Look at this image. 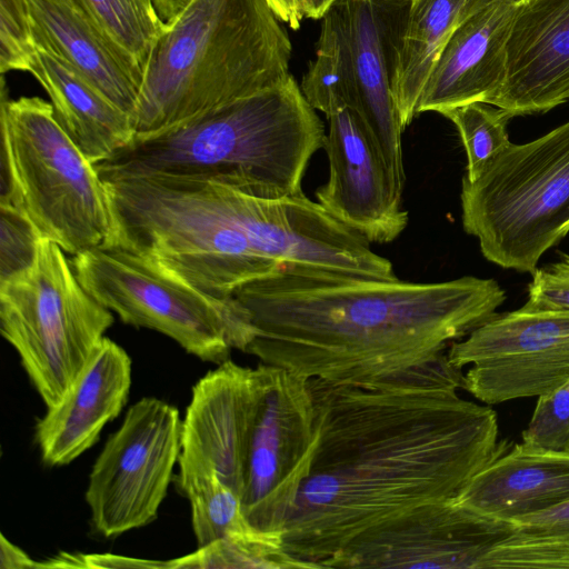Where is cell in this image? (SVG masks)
<instances>
[{"instance_id":"4316f807","label":"cell","mask_w":569,"mask_h":569,"mask_svg":"<svg viewBox=\"0 0 569 569\" xmlns=\"http://www.w3.org/2000/svg\"><path fill=\"white\" fill-rule=\"evenodd\" d=\"M180 491L191 507V521L198 547L222 538L282 547V540L253 527L247 519L241 499L218 476L179 472Z\"/></svg>"},{"instance_id":"484cf974","label":"cell","mask_w":569,"mask_h":569,"mask_svg":"<svg viewBox=\"0 0 569 569\" xmlns=\"http://www.w3.org/2000/svg\"><path fill=\"white\" fill-rule=\"evenodd\" d=\"M489 568L569 569V500L515 521L485 557Z\"/></svg>"},{"instance_id":"e0dca14e","label":"cell","mask_w":569,"mask_h":569,"mask_svg":"<svg viewBox=\"0 0 569 569\" xmlns=\"http://www.w3.org/2000/svg\"><path fill=\"white\" fill-rule=\"evenodd\" d=\"M348 37L363 121L399 187L406 182L400 126L392 96L396 54L410 0H337Z\"/></svg>"},{"instance_id":"74e56055","label":"cell","mask_w":569,"mask_h":569,"mask_svg":"<svg viewBox=\"0 0 569 569\" xmlns=\"http://www.w3.org/2000/svg\"><path fill=\"white\" fill-rule=\"evenodd\" d=\"M164 24L177 19L193 0H151Z\"/></svg>"},{"instance_id":"f35d334b","label":"cell","mask_w":569,"mask_h":569,"mask_svg":"<svg viewBox=\"0 0 569 569\" xmlns=\"http://www.w3.org/2000/svg\"><path fill=\"white\" fill-rule=\"evenodd\" d=\"M337 0H298L303 17L321 19Z\"/></svg>"},{"instance_id":"8fae6325","label":"cell","mask_w":569,"mask_h":569,"mask_svg":"<svg viewBox=\"0 0 569 569\" xmlns=\"http://www.w3.org/2000/svg\"><path fill=\"white\" fill-rule=\"evenodd\" d=\"M178 409L154 397L138 400L106 441L86 490L91 523L104 538L152 522L181 450Z\"/></svg>"},{"instance_id":"d6986e66","label":"cell","mask_w":569,"mask_h":569,"mask_svg":"<svg viewBox=\"0 0 569 569\" xmlns=\"http://www.w3.org/2000/svg\"><path fill=\"white\" fill-rule=\"evenodd\" d=\"M131 386V359L104 337L62 398L37 421L34 439L43 462L64 466L90 449L119 416Z\"/></svg>"},{"instance_id":"603a6c76","label":"cell","mask_w":569,"mask_h":569,"mask_svg":"<svg viewBox=\"0 0 569 569\" xmlns=\"http://www.w3.org/2000/svg\"><path fill=\"white\" fill-rule=\"evenodd\" d=\"M28 72L48 93L59 124L93 164L133 139L130 114L53 54L37 48Z\"/></svg>"},{"instance_id":"5b68a950","label":"cell","mask_w":569,"mask_h":569,"mask_svg":"<svg viewBox=\"0 0 569 569\" xmlns=\"http://www.w3.org/2000/svg\"><path fill=\"white\" fill-rule=\"evenodd\" d=\"M103 182L113 219L108 243L208 295L233 297L242 286L282 269L252 244L218 183L172 176Z\"/></svg>"},{"instance_id":"2e32d148","label":"cell","mask_w":569,"mask_h":569,"mask_svg":"<svg viewBox=\"0 0 569 569\" xmlns=\"http://www.w3.org/2000/svg\"><path fill=\"white\" fill-rule=\"evenodd\" d=\"M259 392V366L228 359L200 378L182 419L179 472L213 473L241 499Z\"/></svg>"},{"instance_id":"83f0119b","label":"cell","mask_w":569,"mask_h":569,"mask_svg":"<svg viewBox=\"0 0 569 569\" xmlns=\"http://www.w3.org/2000/svg\"><path fill=\"white\" fill-rule=\"evenodd\" d=\"M73 1L143 76L150 52L166 27L152 1Z\"/></svg>"},{"instance_id":"7a4b0ae2","label":"cell","mask_w":569,"mask_h":569,"mask_svg":"<svg viewBox=\"0 0 569 569\" xmlns=\"http://www.w3.org/2000/svg\"><path fill=\"white\" fill-rule=\"evenodd\" d=\"M233 297L254 329L244 353L308 380L355 386L445 356L507 298L496 280L471 276L409 282L283 268Z\"/></svg>"},{"instance_id":"277c9868","label":"cell","mask_w":569,"mask_h":569,"mask_svg":"<svg viewBox=\"0 0 569 569\" xmlns=\"http://www.w3.org/2000/svg\"><path fill=\"white\" fill-rule=\"evenodd\" d=\"M268 0H193L158 37L131 113L151 134L286 81L291 41Z\"/></svg>"},{"instance_id":"7402d4cb","label":"cell","mask_w":569,"mask_h":569,"mask_svg":"<svg viewBox=\"0 0 569 569\" xmlns=\"http://www.w3.org/2000/svg\"><path fill=\"white\" fill-rule=\"evenodd\" d=\"M569 500V451L505 445L455 500L483 516L515 521Z\"/></svg>"},{"instance_id":"ffe728a7","label":"cell","mask_w":569,"mask_h":569,"mask_svg":"<svg viewBox=\"0 0 569 569\" xmlns=\"http://www.w3.org/2000/svg\"><path fill=\"white\" fill-rule=\"evenodd\" d=\"M519 0H496L451 36L422 89L417 114L471 102L491 104L507 74V42Z\"/></svg>"},{"instance_id":"8992f818","label":"cell","mask_w":569,"mask_h":569,"mask_svg":"<svg viewBox=\"0 0 569 569\" xmlns=\"http://www.w3.org/2000/svg\"><path fill=\"white\" fill-rule=\"evenodd\" d=\"M0 203L20 209L43 238L76 256L110 242L113 219L96 166L39 97L8 99L1 84Z\"/></svg>"},{"instance_id":"9c48e42d","label":"cell","mask_w":569,"mask_h":569,"mask_svg":"<svg viewBox=\"0 0 569 569\" xmlns=\"http://www.w3.org/2000/svg\"><path fill=\"white\" fill-rule=\"evenodd\" d=\"M71 263L86 290L122 322L158 331L203 361L219 365L232 350L246 352L254 337L234 297L208 295L122 246L88 249Z\"/></svg>"},{"instance_id":"f546056e","label":"cell","mask_w":569,"mask_h":569,"mask_svg":"<svg viewBox=\"0 0 569 569\" xmlns=\"http://www.w3.org/2000/svg\"><path fill=\"white\" fill-rule=\"evenodd\" d=\"M168 568H310L282 548L222 538L168 561Z\"/></svg>"},{"instance_id":"e575fe53","label":"cell","mask_w":569,"mask_h":569,"mask_svg":"<svg viewBox=\"0 0 569 569\" xmlns=\"http://www.w3.org/2000/svg\"><path fill=\"white\" fill-rule=\"evenodd\" d=\"M168 568V561L141 560L111 553H60L47 568Z\"/></svg>"},{"instance_id":"836d02e7","label":"cell","mask_w":569,"mask_h":569,"mask_svg":"<svg viewBox=\"0 0 569 569\" xmlns=\"http://www.w3.org/2000/svg\"><path fill=\"white\" fill-rule=\"evenodd\" d=\"M526 305L569 311V256L562 254L559 261L535 269Z\"/></svg>"},{"instance_id":"1f68e13d","label":"cell","mask_w":569,"mask_h":569,"mask_svg":"<svg viewBox=\"0 0 569 569\" xmlns=\"http://www.w3.org/2000/svg\"><path fill=\"white\" fill-rule=\"evenodd\" d=\"M522 442L569 451V380L552 393L538 398L528 427L522 431Z\"/></svg>"},{"instance_id":"ab89813d","label":"cell","mask_w":569,"mask_h":569,"mask_svg":"<svg viewBox=\"0 0 569 569\" xmlns=\"http://www.w3.org/2000/svg\"><path fill=\"white\" fill-rule=\"evenodd\" d=\"M293 1L299 6L298 0H293ZM299 8H300V7H299Z\"/></svg>"},{"instance_id":"44dd1931","label":"cell","mask_w":569,"mask_h":569,"mask_svg":"<svg viewBox=\"0 0 569 569\" xmlns=\"http://www.w3.org/2000/svg\"><path fill=\"white\" fill-rule=\"evenodd\" d=\"M27 3L36 47L71 67L131 117L142 73L73 0Z\"/></svg>"},{"instance_id":"d590c367","label":"cell","mask_w":569,"mask_h":569,"mask_svg":"<svg viewBox=\"0 0 569 569\" xmlns=\"http://www.w3.org/2000/svg\"><path fill=\"white\" fill-rule=\"evenodd\" d=\"M0 568H44V562H36L23 550L1 533Z\"/></svg>"},{"instance_id":"5bb4252c","label":"cell","mask_w":569,"mask_h":569,"mask_svg":"<svg viewBox=\"0 0 569 569\" xmlns=\"http://www.w3.org/2000/svg\"><path fill=\"white\" fill-rule=\"evenodd\" d=\"M511 528L455 500L427 503L363 532L320 566L481 569Z\"/></svg>"},{"instance_id":"3957f363","label":"cell","mask_w":569,"mask_h":569,"mask_svg":"<svg viewBox=\"0 0 569 569\" xmlns=\"http://www.w3.org/2000/svg\"><path fill=\"white\" fill-rule=\"evenodd\" d=\"M326 132L290 76L276 87L164 130L134 136L94 164L103 181L172 176L276 199L296 194Z\"/></svg>"},{"instance_id":"7c38bea8","label":"cell","mask_w":569,"mask_h":569,"mask_svg":"<svg viewBox=\"0 0 569 569\" xmlns=\"http://www.w3.org/2000/svg\"><path fill=\"white\" fill-rule=\"evenodd\" d=\"M463 389L492 406L545 397L569 380V311L523 305L495 315L450 345Z\"/></svg>"},{"instance_id":"ac0fdd59","label":"cell","mask_w":569,"mask_h":569,"mask_svg":"<svg viewBox=\"0 0 569 569\" xmlns=\"http://www.w3.org/2000/svg\"><path fill=\"white\" fill-rule=\"evenodd\" d=\"M569 100V0H519L507 42V74L491 102L513 117Z\"/></svg>"},{"instance_id":"4dcf8cb0","label":"cell","mask_w":569,"mask_h":569,"mask_svg":"<svg viewBox=\"0 0 569 569\" xmlns=\"http://www.w3.org/2000/svg\"><path fill=\"white\" fill-rule=\"evenodd\" d=\"M0 283L29 269L42 236L17 207L0 203Z\"/></svg>"},{"instance_id":"f1b7e54d","label":"cell","mask_w":569,"mask_h":569,"mask_svg":"<svg viewBox=\"0 0 569 569\" xmlns=\"http://www.w3.org/2000/svg\"><path fill=\"white\" fill-rule=\"evenodd\" d=\"M457 128L467 154V180H475L486 164L509 143L507 124L512 114L485 102H471L442 113Z\"/></svg>"},{"instance_id":"52a82bcc","label":"cell","mask_w":569,"mask_h":569,"mask_svg":"<svg viewBox=\"0 0 569 569\" xmlns=\"http://www.w3.org/2000/svg\"><path fill=\"white\" fill-rule=\"evenodd\" d=\"M462 226L482 254L532 273L569 232V121L523 144L509 143L461 186Z\"/></svg>"},{"instance_id":"4fadbf2b","label":"cell","mask_w":569,"mask_h":569,"mask_svg":"<svg viewBox=\"0 0 569 569\" xmlns=\"http://www.w3.org/2000/svg\"><path fill=\"white\" fill-rule=\"evenodd\" d=\"M220 186L252 244L281 268L375 279L397 277L391 262L371 250L369 241L302 191L268 199Z\"/></svg>"},{"instance_id":"9a60e30c","label":"cell","mask_w":569,"mask_h":569,"mask_svg":"<svg viewBox=\"0 0 569 569\" xmlns=\"http://www.w3.org/2000/svg\"><path fill=\"white\" fill-rule=\"evenodd\" d=\"M327 119L323 149L329 177L316 191L318 202L367 241H393L409 219L402 207L403 190L356 112L343 109Z\"/></svg>"},{"instance_id":"30bf717a","label":"cell","mask_w":569,"mask_h":569,"mask_svg":"<svg viewBox=\"0 0 569 569\" xmlns=\"http://www.w3.org/2000/svg\"><path fill=\"white\" fill-rule=\"evenodd\" d=\"M260 392L250 429L241 503L249 522L282 540L316 446L308 379L259 362Z\"/></svg>"},{"instance_id":"8d00e7d4","label":"cell","mask_w":569,"mask_h":569,"mask_svg":"<svg viewBox=\"0 0 569 569\" xmlns=\"http://www.w3.org/2000/svg\"><path fill=\"white\" fill-rule=\"evenodd\" d=\"M279 19L293 30L300 28L305 18L293 0H268Z\"/></svg>"},{"instance_id":"6da1fadb","label":"cell","mask_w":569,"mask_h":569,"mask_svg":"<svg viewBox=\"0 0 569 569\" xmlns=\"http://www.w3.org/2000/svg\"><path fill=\"white\" fill-rule=\"evenodd\" d=\"M309 382L317 446L282 547L310 568L412 508L456 500L505 447L446 355L370 385Z\"/></svg>"},{"instance_id":"d6a6232c","label":"cell","mask_w":569,"mask_h":569,"mask_svg":"<svg viewBox=\"0 0 569 569\" xmlns=\"http://www.w3.org/2000/svg\"><path fill=\"white\" fill-rule=\"evenodd\" d=\"M27 0H0V71H27L36 52Z\"/></svg>"},{"instance_id":"d4e9b609","label":"cell","mask_w":569,"mask_h":569,"mask_svg":"<svg viewBox=\"0 0 569 569\" xmlns=\"http://www.w3.org/2000/svg\"><path fill=\"white\" fill-rule=\"evenodd\" d=\"M300 88L309 104L327 118L343 109L358 112L349 42L337 2L321 18L316 56Z\"/></svg>"},{"instance_id":"ba28073f","label":"cell","mask_w":569,"mask_h":569,"mask_svg":"<svg viewBox=\"0 0 569 569\" xmlns=\"http://www.w3.org/2000/svg\"><path fill=\"white\" fill-rule=\"evenodd\" d=\"M113 323L63 249L41 238L33 264L0 283V330L46 407L56 405Z\"/></svg>"},{"instance_id":"cb8c5ba5","label":"cell","mask_w":569,"mask_h":569,"mask_svg":"<svg viewBox=\"0 0 569 569\" xmlns=\"http://www.w3.org/2000/svg\"><path fill=\"white\" fill-rule=\"evenodd\" d=\"M493 1L410 0L392 76V96L403 130L418 116L422 89L451 36Z\"/></svg>"}]
</instances>
